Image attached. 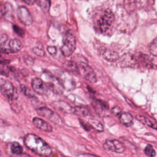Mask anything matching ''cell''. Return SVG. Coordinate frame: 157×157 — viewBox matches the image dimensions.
<instances>
[{
  "label": "cell",
  "instance_id": "cell-7",
  "mask_svg": "<svg viewBox=\"0 0 157 157\" xmlns=\"http://www.w3.org/2000/svg\"><path fill=\"white\" fill-rule=\"evenodd\" d=\"M31 85L33 90L40 95H48L49 93V87L42 80L39 78L33 79Z\"/></svg>",
  "mask_w": 157,
  "mask_h": 157
},
{
  "label": "cell",
  "instance_id": "cell-20",
  "mask_svg": "<svg viewBox=\"0 0 157 157\" xmlns=\"http://www.w3.org/2000/svg\"><path fill=\"white\" fill-rule=\"evenodd\" d=\"M64 67L69 71L74 72V73H78V69L77 64L72 61H67L63 64Z\"/></svg>",
  "mask_w": 157,
  "mask_h": 157
},
{
  "label": "cell",
  "instance_id": "cell-5",
  "mask_svg": "<svg viewBox=\"0 0 157 157\" xmlns=\"http://www.w3.org/2000/svg\"><path fill=\"white\" fill-rule=\"evenodd\" d=\"M78 73L82 75L86 80L91 82L95 83L97 81L96 74L93 69L88 64L85 63L81 62L77 65Z\"/></svg>",
  "mask_w": 157,
  "mask_h": 157
},
{
  "label": "cell",
  "instance_id": "cell-27",
  "mask_svg": "<svg viewBox=\"0 0 157 157\" xmlns=\"http://www.w3.org/2000/svg\"><path fill=\"white\" fill-rule=\"evenodd\" d=\"M156 39H155L153 41V42L151 43V44L150 45V48H149V50H150V53L154 55L155 56H156L157 55V47H156Z\"/></svg>",
  "mask_w": 157,
  "mask_h": 157
},
{
  "label": "cell",
  "instance_id": "cell-16",
  "mask_svg": "<svg viewBox=\"0 0 157 157\" xmlns=\"http://www.w3.org/2000/svg\"><path fill=\"white\" fill-rule=\"evenodd\" d=\"M53 106L56 109L61 110L62 112L66 113H72V107H71L68 104L64 101H58L53 102Z\"/></svg>",
  "mask_w": 157,
  "mask_h": 157
},
{
  "label": "cell",
  "instance_id": "cell-34",
  "mask_svg": "<svg viewBox=\"0 0 157 157\" xmlns=\"http://www.w3.org/2000/svg\"><path fill=\"white\" fill-rule=\"evenodd\" d=\"M3 12H4V5L0 3V15H3Z\"/></svg>",
  "mask_w": 157,
  "mask_h": 157
},
{
  "label": "cell",
  "instance_id": "cell-24",
  "mask_svg": "<svg viewBox=\"0 0 157 157\" xmlns=\"http://www.w3.org/2000/svg\"><path fill=\"white\" fill-rule=\"evenodd\" d=\"M136 0H124V7L128 11H133L136 9Z\"/></svg>",
  "mask_w": 157,
  "mask_h": 157
},
{
  "label": "cell",
  "instance_id": "cell-25",
  "mask_svg": "<svg viewBox=\"0 0 157 157\" xmlns=\"http://www.w3.org/2000/svg\"><path fill=\"white\" fill-rule=\"evenodd\" d=\"M145 154L150 157H154L156 156V151L151 145H147L145 148Z\"/></svg>",
  "mask_w": 157,
  "mask_h": 157
},
{
  "label": "cell",
  "instance_id": "cell-33",
  "mask_svg": "<svg viewBox=\"0 0 157 157\" xmlns=\"http://www.w3.org/2000/svg\"><path fill=\"white\" fill-rule=\"evenodd\" d=\"M23 2H25V3L28 4H29V5H31V4H33L35 1L36 0H22Z\"/></svg>",
  "mask_w": 157,
  "mask_h": 157
},
{
  "label": "cell",
  "instance_id": "cell-1",
  "mask_svg": "<svg viewBox=\"0 0 157 157\" xmlns=\"http://www.w3.org/2000/svg\"><path fill=\"white\" fill-rule=\"evenodd\" d=\"M24 143L27 148L41 156H49L52 150L48 144L40 137L34 134H28L24 139Z\"/></svg>",
  "mask_w": 157,
  "mask_h": 157
},
{
  "label": "cell",
  "instance_id": "cell-12",
  "mask_svg": "<svg viewBox=\"0 0 157 157\" xmlns=\"http://www.w3.org/2000/svg\"><path fill=\"white\" fill-rule=\"evenodd\" d=\"M33 123L36 128L40 129L41 131H43L45 132H52V126L47 121H45L39 118H37V117L34 118L33 120Z\"/></svg>",
  "mask_w": 157,
  "mask_h": 157
},
{
  "label": "cell",
  "instance_id": "cell-15",
  "mask_svg": "<svg viewBox=\"0 0 157 157\" xmlns=\"http://www.w3.org/2000/svg\"><path fill=\"white\" fill-rule=\"evenodd\" d=\"M136 119L140 121L142 123H143L145 125H147L150 128H152L155 129H157V124L156 123L155 121H154L153 120L148 118V117H144L143 115H136Z\"/></svg>",
  "mask_w": 157,
  "mask_h": 157
},
{
  "label": "cell",
  "instance_id": "cell-17",
  "mask_svg": "<svg viewBox=\"0 0 157 157\" xmlns=\"http://www.w3.org/2000/svg\"><path fill=\"white\" fill-rule=\"evenodd\" d=\"M119 119L120 122L126 126H131L133 123V117L129 113L124 112L121 113Z\"/></svg>",
  "mask_w": 157,
  "mask_h": 157
},
{
  "label": "cell",
  "instance_id": "cell-19",
  "mask_svg": "<svg viewBox=\"0 0 157 157\" xmlns=\"http://www.w3.org/2000/svg\"><path fill=\"white\" fill-rule=\"evenodd\" d=\"M3 16L8 20L13 18V7L10 3H6L4 5Z\"/></svg>",
  "mask_w": 157,
  "mask_h": 157
},
{
  "label": "cell",
  "instance_id": "cell-30",
  "mask_svg": "<svg viewBox=\"0 0 157 157\" xmlns=\"http://www.w3.org/2000/svg\"><path fill=\"white\" fill-rule=\"evenodd\" d=\"M21 90L23 91V92L24 93V94L25 95H26L27 96H28L29 98H32L33 97H34V96L33 94V93L30 91V90L27 88L26 87H25V86L23 85H21Z\"/></svg>",
  "mask_w": 157,
  "mask_h": 157
},
{
  "label": "cell",
  "instance_id": "cell-2",
  "mask_svg": "<svg viewBox=\"0 0 157 157\" xmlns=\"http://www.w3.org/2000/svg\"><path fill=\"white\" fill-rule=\"evenodd\" d=\"M115 20L113 13L109 9L105 10L98 20V27L101 33L107 32L112 27Z\"/></svg>",
  "mask_w": 157,
  "mask_h": 157
},
{
  "label": "cell",
  "instance_id": "cell-13",
  "mask_svg": "<svg viewBox=\"0 0 157 157\" xmlns=\"http://www.w3.org/2000/svg\"><path fill=\"white\" fill-rule=\"evenodd\" d=\"M101 55L105 60L110 62L115 61L118 59V54L110 49L105 48L101 52Z\"/></svg>",
  "mask_w": 157,
  "mask_h": 157
},
{
  "label": "cell",
  "instance_id": "cell-10",
  "mask_svg": "<svg viewBox=\"0 0 157 157\" xmlns=\"http://www.w3.org/2000/svg\"><path fill=\"white\" fill-rule=\"evenodd\" d=\"M92 105L96 113L101 116H104L109 110V105L104 101L94 99Z\"/></svg>",
  "mask_w": 157,
  "mask_h": 157
},
{
  "label": "cell",
  "instance_id": "cell-14",
  "mask_svg": "<svg viewBox=\"0 0 157 157\" xmlns=\"http://www.w3.org/2000/svg\"><path fill=\"white\" fill-rule=\"evenodd\" d=\"M72 113L78 117H86L90 112L87 106L85 105H77L72 107Z\"/></svg>",
  "mask_w": 157,
  "mask_h": 157
},
{
  "label": "cell",
  "instance_id": "cell-26",
  "mask_svg": "<svg viewBox=\"0 0 157 157\" xmlns=\"http://www.w3.org/2000/svg\"><path fill=\"white\" fill-rule=\"evenodd\" d=\"M33 51L36 55L40 56H42L45 55L44 50L43 49V47L41 45H38L37 47H35L34 48H33Z\"/></svg>",
  "mask_w": 157,
  "mask_h": 157
},
{
  "label": "cell",
  "instance_id": "cell-31",
  "mask_svg": "<svg viewBox=\"0 0 157 157\" xmlns=\"http://www.w3.org/2000/svg\"><path fill=\"white\" fill-rule=\"evenodd\" d=\"M111 112L113 115L117 117V116H120V114L121 113V110L119 107L115 106L111 109Z\"/></svg>",
  "mask_w": 157,
  "mask_h": 157
},
{
  "label": "cell",
  "instance_id": "cell-6",
  "mask_svg": "<svg viewBox=\"0 0 157 157\" xmlns=\"http://www.w3.org/2000/svg\"><path fill=\"white\" fill-rule=\"evenodd\" d=\"M36 111L39 115L50 120L51 121L56 124H60L63 123L61 118L57 113L49 109L48 108L45 107L44 105L37 108Z\"/></svg>",
  "mask_w": 157,
  "mask_h": 157
},
{
  "label": "cell",
  "instance_id": "cell-9",
  "mask_svg": "<svg viewBox=\"0 0 157 157\" xmlns=\"http://www.w3.org/2000/svg\"><path fill=\"white\" fill-rule=\"evenodd\" d=\"M17 17L20 21L26 26H29L33 23L32 16L28 9L23 6L18 7L17 9Z\"/></svg>",
  "mask_w": 157,
  "mask_h": 157
},
{
  "label": "cell",
  "instance_id": "cell-11",
  "mask_svg": "<svg viewBox=\"0 0 157 157\" xmlns=\"http://www.w3.org/2000/svg\"><path fill=\"white\" fill-rule=\"evenodd\" d=\"M22 48L23 44L19 40L17 39H11L8 42L7 46L6 47V53H17L19 52Z\"/></svg>",
  "mask_w": 157,
  "mask_h": 157
},
{
  "label": "cell",
  "instance_id": "cell-8",
  "mask_svg": "<svg viewBox=\"0 0 157 157\" xmlns=\"http://www.w3.org/2000/svg\"><path fill=\"white\" fill-rule=\"evenodd\" d=\"M103 147L107 150H109L118 153H123L125 150L124 145L119 140L116 139L106 140L105 142L103 145Z\"/></svg>",
  "mask_w": 157,
  "mask_h": 157
},
{
  "label": "cell",
  "instance_id": "cell-23",
  "mask_svg": "<svg viewBox=\"0 0 157 157\" xmlns=\"http://www.w3.org/2000/svg\"><path fill=\"white\" fill-rule=\"evenodd\" d=\"M11 151L16 155H20L23 151L22 147L17 142H13L11 145Z\"/></svg>",
  "mask_w": 157,
  "mask_h": 157
},
{
  "label": "cell",
  "instance_id": "cell-18",
  "mask_svg": "<svg viewBox=\"0 0 157 157\" xmlns=\"http://www.w3.org/2000/svg\"><path fill=\"white\" fill-rule=\"evenodd\" d=\"M136 63V60L135 58L133 56V55L130 54H128L126 56H124L121 61L122 66H126V67L133 66L135 65Z\"/></svg>",
  "mask_w": 157,
  "mask_h": 157
},
{
  "label": "cell",
  "instance_id": "cell-36",
  "mask_svg": "<svg viewBox=\"0 0 157 157\" xmlns=\"http://www.w3.org/2000/svg\"><path fill=\"white\" fill-rule=\"evenodd\" d=\"M64 157H67V156H64Z\"/></svg>",
  "mask_w": 157,
  "mask_h": 157
},
{
  "label": "cell",
  "instance_id": "cell-22",
  "mask_svg": "<svg viewBox=\"0 0 157 157\" xmlns=\"http://www.w3.org/2000/svg\"><path fill=\"white\" fill-rule=\"evenodd\" d=\"M8 37L5 34H0V52L4 53L5 52L6 44L7 43Z\"/></svg>",
  "mask_w": 157,
  "mask_h": 157
},
{
  "label": "cell",
  "instance_id": "cell-35",
  "mask_svg": "<svg viewBox=\"0 0 157 157\" xmlns=\"http://www.w3.org/2000/svg\"><path fill=\"white\" fill-rule=\"evenodd\" d=\"M77 157H98V156H94V155H80V156H77Z\"/></svg>",
  "mask_w": 157,
  "mask_h": 157
},
{
  "label": "cell",
  "instance_id": "cell-4",
  "mask_svg": "<svg viewBox=\"0 0 157 157\" xmlns=\"http://www.w3.org/2000/svg\"><path fill=\"white\" fill-rule=\"evenodd\" d=\"M76 47L75 39L72 34L67 32L64 37L63 45L61 47V51L65 56H71L74 52Z\"/></svg>",
  "mask_w": 157,
  "mask_h": 157
},
{
  "label": "cell",
  "instance_id": "cell-29",
  "mask_svg": "<svg viewBox=\"0 0 157 157\" xmlns=\"http://www.w3.org/2000/svg\"><path fill=\"white\" fill-rule=\"evenodd\" d=\"M40 6L44 10H48L50 7V4L48 0H42L40 3Z\"/></svg>",
  "mask_w": 157,
  "mask_h": 157
},
{
  "label": "cell",
  "instance_id": "cell-21",
  "mask_svg": "<svg viewBox=\"0 0 157 157\" xmlns=\"http://www.w3.org/2000/svg\"><path fill=\"white\" fill-rule=\"evenodd\" d=\"M88 124L90 126L93 128V129H96L98 131H102L104 130V127L102 124L97 120L95 119H89L88 120Z\"/></svg>",
  "mask_w": 157,
  "mask_h": 157
},
{
  "label": "cell",
  "instance_id": "cell-32",
  "mask_svg": "<svg viewBox=\"0 0 157 157\" xmlns=\"http://www.w3.org/2000/svg\"><path fill=\"white\" fill-rule=\"evenodd\" d=\"M47 50L52 55H55L56 53V48L54 46H49L47 47Z\"/></svg>",
  "mask_w": 157,
  "mask_h": 157
},
{
  "label": "cell",
  "instance_id": "cell-3",
  "mask_svg": "<svg viewBox=\"0 0 157 157\" xmlns=\"http://www.w3.org/2000/svg\"><path fill=\"white\" fill-rule=\"evenodd\" d=\"M0 90L3 96L8 99L9 102L17 100L18 93L10 82L1 79L0 81Z\"/></svg>",
  "mask_w": 157,
  "mask_h": 157
},
{
  "label": "cell",
  "instance_id": "cell-28",
  "mask_svg": "<svg viewBox=\"0 0 157 157\" xmlns=\"http://www.w3.org/2000/svg\"><path fill=\"white\" fill-rule=\"evenodd\" d=\"M13 28L14 31H15L18 36H21V37H23V36H24V34H25V31H24V30H23L22 28H21L20 27H19V26H17V25H13Z\"/></svg>",
  "mask_w": 157,
  "mask_h": 157
}]
</instances>
